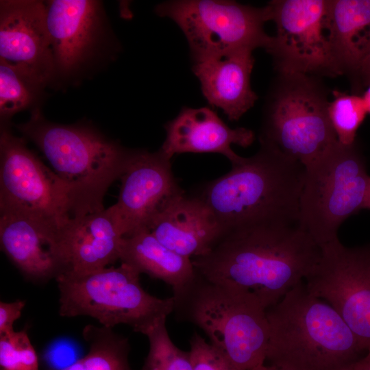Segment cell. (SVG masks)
<instances>
[{"instance_id":"1","label":"cell","mask_w":370,"mask_h":370,"mask_svg":"<svg viewBox=\"0 0 370 370\" xmlns=\"http://www.w3.org/2000/svg\"><path fill=\"white\" fill-rule=\"evenodd\" d=\"M320 256L297 224L263 223L225 232L208 254L191 260L206 280L251 294L267 310L306 279Z\"/></svg>"},{"instance_id":"2","label":"cell","mask_w":370,"mask_h":370,"mask_svg":"<svg viewBox=\"0 0 370 370\" xmlns=\"http://www.w3.org/2000/svg\"><path fill=\"white\" fill-rule=\"evenodd\" d=\"M224 175L208 182L197 195L225 233L263 223L297 224L305 166L260 144Z\"/></svg>"},{"instance_id":"3","label":"cell","mask_w":370,"mask_h":370,"mask_svg":"<svg viewBox=\"0 0 370 370\" xmlns=\"http://www.w3.org/2000/svg\"><path fill=\"white\" fill-rule=\"evenodd\" d=\"M266 360L284 370H349L362 352L337 312L297 284L266 310Z\"/></svg>"},{"instance_id":"4","label":"cell","mask_w":370,"mask_h":370,"mask_svg":"<svg viewBox=\"0 0 370 370\" xmlns=\"http://www.w3.org/2000/svg\"><path fill=\"white\" fill-rule=\"evenodd\" d=\"M15 127L40 149L69 188L73 219L105 209L103 197L126 170L134 150L90 126L51 122L39 108Z\"/></svg>"},{"instance_id":"5","label":"cell","mask_w":370,"mask_h":370,"mask_svg":"<svg viewBox=\"0 0 370 370\" xmlns=\"http://www.w3.org/2000/svg\"><path fill=\"white\" fill-rule=\"evenodd\" d=\"M173 299L176 317L201 329L209 343L238 370L264 364L269 324L267 310L254 296L210 282L197 273Z\"/></svg>"},{"instance_id":"6","label":"cell","mask_w":370,"mask_h":370,"mask_svg":"<svg viewBox=\"0 0 370 370\" xmlns=\"http://www.w3.org/2000/svg\"><path fill=\"white\" fill-rule=\"evenodd\" d=\"M329 91L321 77L278 73L263 108L260 144L305 167L337 141L329 115Z\"/></svg>"},{"instance_id":"7","label":"cell","mask_w":370,"mask_h":370,"mask_svg":"<svg viewBox=\"0 0 370 370\" xmlns=\"http://www.w3.org/2000/svg\"><path fill=\"white\" fill-rule=\"evenodd\" d=\"M140 273L121 262L83 273H64L56 280L59 314L64 317L87 316L101 326L125 324L145 334L158 319L173 312V297L160 299L144 290Z\"/></svg>"},{"instance_id":"8","label":"cell","mask_w":370,"mask_h":370,"mask_svg":"<svg viewBox=\"0 0 370 370\" xmlns=\"http://www.w3.org/2000/svg\"><path fill=\"white\" fill-rule=\"evenodd\" d=\"M369 183L356 143L337 141L305 167L297 225L320 247L338 239L342 223L365 209Z\"/></svg>"},{"instance_id":"9","label":"cell","mask_w":370,"mask_h":370,"mask_svg":"<svg viewBox=\"0 0 370 370\" xmlns=\"http://www.w3.org/2000/svg\"><path fill=\"white\" fill-rule=\"evenodd\" d=\"M155 12L172 20L183 32L193 61L258 48L271 40L264 28L267 5L257 8L230 0H171Z\"/></svg>"},{"instance_id":"10","label":"cell","mask_w":370,"mask_h":370,"mask_svg":"<svg viewBox=\"0 0 370 370\" xmlns=\"http://www.w3.org/2000/svg\"><path fill=\"white\" fill-rule=\"evenodd\" d=\"M0 211L35 215L62 227L73 219L66 184L8 124H1Z\"/></svg>"},{"instance_id":"11","label":"cell","mask_w":370,"mask_h":370,"mask_svg":"<svg viewBox=\"0 0 370 370\" xmlns=\"http://www.w3.org/2000/svg\"><path fill=\"white\" fill-rule=\"evenodd\" d=\"M267 6L276 34L265 51L278 73L341 75L325 27L327 0H273Z\"/></svg>"},{"instance_id":"12","label":"cell","mask_w":370,"mask_h":370,"mask_svg":"<svg viewBox=\"0 0 370 370\" xmlns=\"http://www.w3.org/2000/svg\"><path fill=\"white\" fill-rule=\"evenodd\" d=\"M306 278L307 290L341 317L362 350H370V245L348 247L339 239L321 247Z\"/></svg>"},{"instance_id":"13","label":"cell","mask_w":370,"mask_h":370,"mask_svg":"<svg viewBox=\"0 0 370 370\" xmlns=\"http://www.w3.org/2000/svg\"><path fill=\"white\" fill-rule=\"evenodd\" d=\"M45 5L53 82L75 81L114 45L102 3L93 0H51Z\"/></svg>"},{"instance_id":"14","label":"cell","mask_w":370,"mask_h":370,"mask_svg":"<svg viewBox=\"0 0 370 370\" xmlns=\"http://www.w3.org/2000/svg\"><path fill=\"white\" fill-rule=\"evenodd\" d=\"M0 60L43 88L52 84L54 64L44 1H0Z\"/></svg>"},{"instance_id":"15","label":"cell","mask_w":370,"mask_h":370,"mask_svg":"<svg viewBox=\"0 0 370 370\" xmlns=\"http://www.w3.org/2000/svg\"><path fill=\"white\" fill-rule=\"evenodd\" d=\"M121 179L118 201L110 208L124 236L145 227L168 200L184 193L174 177L171 159L160 149L134 150Z\"/></svg>"},{"instance_id":"16","label":"cell","mask_w":370,"mask_h":370,"mask_svg":"<svg viewBox=\"0 0 370 370\" xmlns=\"http://www.w3.org/2000/svg\"><path fill=\"white\" fill-rule=\"evenodd\" d=\"M1 250L28 279L46 282L66 271L58 224L35 215L0 211Z\"/></svg>"},{"instance_id":"17","label":"cell","mask_w":370,"mask_h":370,"mask_svg":"<svg viewBox=\"0 0 370 370\" xmlns=\"http://www.w3.org/2000/svg\"><path fill=\"white\" fill-rule=\"evenodd\" d=\"M145 228L164 246L190 259L208 254L225 234L205 202L184 193L168 200Z\"/></svg>"},{"instance_id":"18","label":"cell","mask_w":370,"mask_h":370,"mask_svg":"<svg viewBox=\"0 0 370 370\" xmlns=\"http://www.w3.org/2000/svg\"><path fill=\"white\" fill-rule=\"evenodd\" d=\"M164 127L166 137L159 149L170 159L184 153H214L223 155L234 165L243 157L231 146L247 147L255 139L251 130L229 127L208 107H183Z\"/></svg>"},{"instance_id":"19","label":"cell","mask_w":370,"mask_h":370,"mask_svg":"<svg viewBox=\"0 0 370 370\" xmlns=\"http://www.w3.org/2000/svg\"><path fill=\"white\" fill-rule=\"evenodd\" d=\"M252 52L243 51L193 62L192 71L204 97L230 121H238L258 99L251 86L255 62Z\"/></svg>"},{"instance_id":"20","label":"cell","mask_w":370,"mask_h":370,"mask_svg":"<svg viewBox=\"0 0 370 370\" xmlns=\"http://www.w3.org/2000/svg\"><path fill=\"white\" fill-rule=\"evenodd\" d=\"M123 236L110 207L72 219L61 230L64 273H86L114 263L119 260Z\"/></svg>"},{"instance_id":"21","label":"cell","mask_w":370,"mask_h":370,"mask_svg":"<svg viewBox=\"0 0 370 370\" xmlns=\"http://www.w3.org/2000/svg\"><path fill=\"white\" fill-rule=\"evenodd\" d=\"M325 27L340 74L352 79L370 50V0H327Z\"/></svg>"},{"instance_id":"22","label":"cell","mask_w":370,"mask_h":370,"mask_svg":"<svg viewBox=\"0 0 370 370\" xmlns=\"http://www.w3.org/2000/svg\"><path fill=\"white\" fill-rule=\"evenodd\" d=\"M119 260L140 274L171 286L173 297L180 295L197 276L190 258L164 246L145 227L123 237Z\"/></svg>"},{"instance_id":"23","label":"cell","mask_w":370,"mask_h":370,"mask_svg":"<svg viewBox=\"0 0 370 370\" xmlns=\"http://www.w3.org/2000/svg\"><path fill=\"white\" fill-rule=\"evenodd\" d=\"M82 334L88 344V353L62 370H132L127 338L112 328L93 325H86Z\"/></svg>"},{"instance_id":"24","label":"cell","mask_w":370,"mask_h":370,"mask_svg":"<svg viewBox=\"0 0 370 370\" xmlns=\"http://www.w3.org/2000/svg\"><path fill=\"white\" fill-rule=\"evenodd\" d=\"M44 88L27 75L0 60L1 124H8L9 120L21 111L32 107L36 108Z\"/></svg>"},{"instance_id":"25","label":"cell","mask_w":370,"mask_h":370,"mask_svg":"<svg viewBox=\"0 0 370 370\" xmlns=\"http://www.w3.org/2000/svg\"><path fill=\"white\" fill-rule=\"evenodd\" d=\"M166 319L156 321L144 334L149 349L141 370H193L190 351H183L173 343Z\"/></svg>"},{"instance_id":"26","label":"cell","mask_w":370,"mask_h":370,"mask_svg":"<svg viewBox=\"0 0 370 370\" xmlns=\"http://www.w3.org/2000/svg\"><path fill=\"white\" fill-rule=\"evenodd\" d=\"M328 115L338 141L345 145L356 143L358 129L367 114L362 96L333 92Z\"/></svg>"},{"instance_id":"27","label":"cell","mask_w":370,"mask_h":370,"mask_svg":"<svg viewBox=\"0 0 370 370\" xmlns=\"http://www.w3.org/2000/svg\"><path fill=\"white\" fill-rule=\"evenodd\" d=\"M0 370H39L38 356L25 329L0 336Z\"/></svg>"},{"instance_id":"28","label":"cell","mask_w":370,"mask_h":370,"mask_svg":"<svg viewBox=\"0 0 370 370\" xmlns=\"http://www.w3.org/2000/svg\"><path fill=\"white\" fill-rule=\"evenodd\" d=\"M189 343L193 370H238L197 332H194Z\"/></svg>"},{"instance_id":"29","label":"cell","mask_w":370,"mask_h":370,"mask_svg":"<svg viewBox=\"0 0 370 370\" xmlns=\"http://www.w3.org/2000/svg\"><path fill=\"white\" fill-rule=\"evenodd\" d=\"M25 306L23 300L0 302V336L10 335L15 331L14 323L20 318Z\"/></svg>"},{"instance_id":"30","label":"cell","mask_w":370,"mask_h":370,"mask_svg":"<svg viewBox=\"0 0 370 370\" xmlns=\"http://www.w3.org/2000/svg\"><path fill=\"white\" fill-rule=\"evenodd\" d=\"M47 362L52 367V370H62L72 364L78 359L76 358L75 350L68 344H56L51 347L47 354Z\"/></svg>"},{"instance_id":"31","label":"cell","mask_w":370,"mask_h":370,"mask_svg":"<svg viewBox=\"0 0 370 370\" xmlns=\"http://www.w3.org/2000/svg\"><path fill=\"white\" fill-rule=\"evenodd\" d=\"M352 79L355 88L367 86L370 84V50L361 62Z\"/></svg>"},{"instance_id":"32","label":"cell","mask_w":370,"mask_h":370,"mask_svg":"<svg viewBox=\"0 0 370 370\" xmlns=\"http://www.w3.org/2000/svg\"><path fill=\"white\" fill-rule=\"evenodd\" d=\"M349 370H370V350L365 356L358 359Z\"/></svg>"},{"instance_id":"33","label":"cell","mask_w":370,"mask_h":370,"mask_svg":"<svg viewBox=\"0 0 370 370\" xmlns=\"http://www.w3.org/2000/svg\"><path fill=\"white\" fill-rule=\"evenodd\" d=\"M362 97L365 102L367 113H370V84L367 86V90Z\"/></svg>"},{"instance_id":"34","label":"cell","mask_w":370,"mask_h":370,"mask_svg":"<svg viewBox=\"0 0 370 370\" xmlns=\"http://www.w3.org/2000/svg\"><path fill=\"white\" fill-rule=\"evenodd\" d=\"M251 370H284V369H280L272 365L267 366V365H264V364H262V365H260L257 366L256 367L254 368Z\"/></svg>"},{"instance_id":"35","label":"cell","mask_w":370,"mask_h":370,"mask_svg":"<svg viewBox=\"0 0 370 370\" xmlns=\"http://www.w3.org/2000/svg\"><path fill=\"white\" fill-rule=\"evenodd\" d=\"M365 209H370V183H369V191L367 194Z\"/></svg>"}]
</instances>
